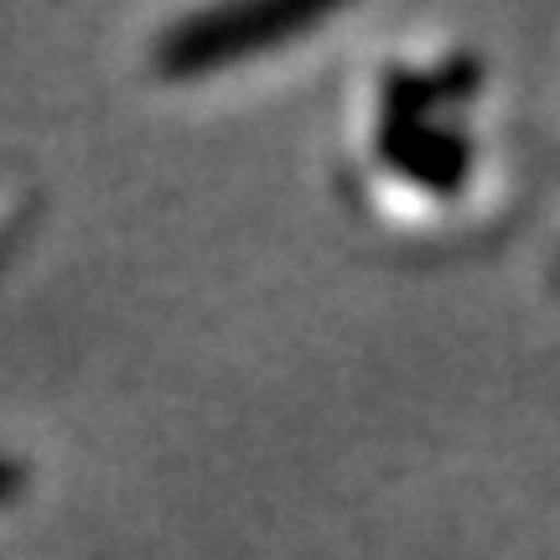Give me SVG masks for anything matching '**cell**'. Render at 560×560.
I'll return each instance as SVG.
<instances>
[{
	"label": "cell",
	"mask_w": 560,
	"mask_h": 560,
	"mask_svg": "<svg viewBox=\"0 0 560 560\" xmlns=\"http://www.w3.org/2000/svg\"><path fill=\"white\" fill-rule=\"evenodd\" d=\"M384 156L431 192H452L467 177V140L441 125H425V115H395L384 136Z\"/></svg>",
	"instance_id": "cell-2"
},
{
	"label": "cell",
	"mask_w": 560,
	"mask_h": 560,
	"mask_svg": "<svg viewBox=\"0 0 560 560\" xmlns=\"http://www.w3.org/2000/svg\"><path fill=\"white\" fill-rule=\"evenodd\" d=\"M327 5H229L177 21L156 47V62L166 73H213L223 62H244L255 52H270L285 37L327 21Z\"/></svg>",
	"instance_id": "cell-1"
},
{
	"label": "cell",
	"mask_w": 560,
	"mask_h": 560,
	"mask_svg": "<svg viewBox=\"0 0 560 560\" xmlns=\"http://www.w3.org/2000/svg\"><path fill=\"white\" fill-rule=\"evenodd\" d=\"M16 488H21V467L0 462V499H5V493H16Z\"/></svg>",
	"instance_id": "cell-3"
}]
</instances>
